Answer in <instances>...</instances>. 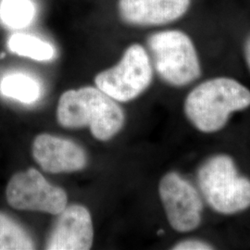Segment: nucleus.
<instances>
[{
    "label": "nucleus",
    "instance_id": "1",
    "mask_svg": "<svg viewBox=\"0 0 250 250\" xmlns=\"http://www.w3.org/2000/svg\"><path fill=\"white\" fill-rule=\"evenodd\" d=\"M250 107V89L230 77H214L197 84L188 93L184 112L188 123L201 134L224 129L232 115Z\"/></svg>",
    "mask_w": 250,
    "mask_h": 250
},
{
    "label": "nucleus",
    "instance_id": "2",
    "mask_svg": "<svg viewBox=\"0 0 250 250\" xmlns=\"http://www.w3.org/2000/svg\"><path fill=\"white\" fill-rule=\"evenodd\" d=\"M58 123L64 128L89 127L99 141H108L124 127L125 112L116 100L93 86L68 90L61 96L57 107Z\"/></svg>",
    "mask_w": 250,
    "mask_h": 250
},
{
    "label": "nucleus",
    "instance_id": "3",
    "mask_svg": "<svg viewBox=\"0 0 250 250\" xmlns=\"http://www.w3.org/2000/svg\"><path fill=\"white\" fill-rule=\"evenodd\" d=\"M197 183L207 204L218 214H239L250 208V179L228 154L208 158L198 168Z\"/></svg>",
    "mask_w": 250,
    "mask_h": 250
},
{
    "label": "nucleus",
    "instance_id": "4",
    "mask_svg": "<svg viewBox=\"0 0 250 250\" xmlns=\"http://www.w3.org/2000/svg\"><path fill=\"white\" fill-rule=\"evenodd\" d=\"M156 72L166 83L183 87L197 80L201 65L190 36L179 30L153 34L147 39Z\"/></svg>",
    "mask_w": 250,
    "mask_h": 250
},
{
    "label": "nucleus",
    "instance_id": "5",
    "mask_svg": "<svg viewBox=\"0 0 250 250\" xmlns=\"http://www.w3.org/2000/svg\"><path fill=\"white\" fill-rule=\"evenodd\" d=\"M153 79L151 61L143 45L133 44L119 63L95 78L97 87L117 102L137 99L149 87Z\"/></svg>",
    "mask_w": 250,
    "mask_h": 250
},
{
    "label": "nucleus",
    "instance_id": "6",
    "mask_svg": "<svg viewBox=\"0 0 250 250\" xmlns=\"http://www.w3.org/2000/svg\"><path fill=\"white\" fill-rule=\"evenodd\" d=\"M6 197L13 208L52 215L60 214L68 204L66 191L51 185L34 168L17 172L10 178Z\"/></svg>",
    "mask_w": 250,
    "mask_h": 250
},
{
    "label": "nucleus",
    "instance_id": "7",
    "mask_svg": "<svg viewBox=\"0 0 250 250\" xmlns=\"http://www.w3.org/2000/svg\"><path fill=\"white\" fill-rule=\"evenodd\" d=\"M159 196L168 223L174 231L193 232L202 224V197L197 188L178 172L170 171L161 179Z\"/></svg>",
    "mask_w": 250,
    "mask_h": 250
},
{
    "label": "nucleus",
    "instance_id": "8",
    "mask_svg": "<svg viewBox=\"0 0 250 250\" xmlns=\"http://www.w3.org/2000/svg\"><path fill=\"white\" fill-rule=\"evenodd\" d=\"M49 233L45 250H88L93 246L94 228L89 210L78 204H72L58 214Z\"/></svg>",
    "mask_w": 250,
    "mask_h": 250
},
{
    "label": "nucleus",
    "instance_id": "9",
    "mask_svg": "<svg viewBox=\"0 0 250 250\" xmlns=\"http://www.w3.org/2000/svg\"><path fill=\"white\" fill-rule=\"evenodd\" d=\"M32 154L42 170L53 174L79 171L87 164V155L79 145L51 134L37 135Z\"/></svg>",
    "mask_w": 250,
    "mask_h": 250
},
{
    "label": "nucleus",
    "instance_id": "10",
    "mask_svg": "<svg viewBox=\"0 0 250 250\" xmlns=\"http://www.w3.org/2000/svg\"><path fill=\"white\" fill-rule=\"evenodd\" d=\"M191 0H119L118 10L125 23L134 26H160L183 17Z\"/></svg>",
    "mask_w": 250,
    "mask_h": 250
},
{
    "label": "nucleus",
    "instance_id": "11",
    "mask_svg": "<svg viewBox=\"0 0 250 250\" xmlns=\"http://www.w3.org/2000/svg\"><path fill=\"white\" fill-rule=\"evenodd\" d=\"M0 92L5 97L24 104H32L39 99L42 90L35 78L22 73H13L2 79Z\"/></svg>",
    "mask_w": 250,
    "mask_h": 250
},
{
    "label": "nucleus",
    "instance_id": "12",
    "mask_svg": "<svg viewBox=\"0 0 250 250\" xmlns=\"http://www.w3.org/2000/svg\"><path fill=\"white\" fill-rule=\"evenodd\" d=\"M9 50L20 56H23L37 62H47L55 56V49L49 43L36 36L15 34L9 38Z\"/></svg>",
    "mask_w": 250,
    "mask_h": 250
},
{
    "label": "nucleus",
    "instance_id": "13",
    "mask_svg": "<svg viewBox=\"0 0 250 250\" xmlns=\"http://www.w3.org/2000/svg\"><path fill=\"white\" fill-rule=\"evenodd\" d=\"M36 245L31 235L16 221L0 212V250H31Z\"/></svg>",
    "mask_w": 250,
    "mask_h": 250
},
{
    "label": "nucleus",
    "instance_id": "14",
    "mask_svg": "<svg viewBox=\"0 0 250 250\" xmlns=\"http://www.w3.org/2000/svg\"><path fill=\"white\" fill-rule=\"evenodd\" d=\"M36 9L31 0H2L0 16L11 28H24L34 20Z\"/></svg>",
    "mask_w": 250,
    "mask_h": 250
},
{
    "label": "nucleus",
    "instance_id": "15",
    "mask_svg": "<svg viewBox=\"0 0 250 250\" xmlns=\"http://www.w3.org/2000/svg\"><path fill=\"white\" fill-rule=\"evenodd\" d=\"M171 250H211L214 247L208 242L200 239H187L175 244Z\"/></svg>",
    "mask_w": 250,
    "mask_h": 250
},
{
    "label": "nucleus",
    "instance_id": "16",
    "mask_svg": "<svg viewBox=\"0 0 250 250\" xmlns=\"http://www.w3.org/2000/svg\"><path fill=\"white\" fill-rule=\"evenodd\" d=\"M244 56H245V60L247 65L249 67L250 71V36L248 37V39L245 42L244 45Z\"/></svg>",
    "mask_w": 250,
    "mask_h": 250
}]
</instances>
